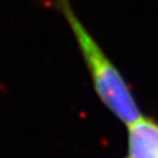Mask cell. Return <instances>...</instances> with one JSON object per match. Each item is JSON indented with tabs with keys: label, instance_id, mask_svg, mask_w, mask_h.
<instances>
[{
	"label": "cell",
	"instance_id": "6da1fadb",
	"mask_svg": "<svg viewBox=\"0 0 158 158\" xmlns=\"http://www.w3.org/2000/svg\"><path fill=\"white\" fill-rule=\"evenodd\" d=\"M55 4L71 27L101 101L127 126L139 120L142 114L127 84L77 18L70 0H55Z\"/></svg>",
	"mask_w": 158,
	"mask_h": 158
},
{
	"label": "cell",
	"instance_id": "7a4b0ae2",
	"mask_svg": "<svg viewBox=\"0 0 158 158\" xmlns=\"http://www.w3.org/2000/svg\"><path fill=\"white\" fill-rule=\"evenodd\" d=\"M130 158H158V125L143 116L128 126Z\"/></svg>",
	"mask_w": 158,
	"mask_h": 158
}]
</instances>
